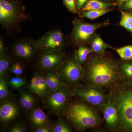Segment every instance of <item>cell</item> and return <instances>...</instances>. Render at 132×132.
<instances>
[{
	"label": "cell",
	"mask_w": 132,
	"mask_h": 132,
	"mask_svg": "<svg viewBox=\"0 0 132 132\" xmlns=\"http://www.w3.org/2000/svg\"><path fill=\"white\" fill-rule=\"evenodd\" d=\"M34 131L36 132H52V129L48 126L42 127L35 128Z\"/></svg>",
	"instance_id": "obj_35"
},
{
	"label": "cell",
	"mask_w": 132,
	"mask_h": 132,
	"mask_svg": "<svg viewBox=\"0 0 132 132\" xmlns=\"http://www.w3.org/2000/svg\"><path fill=\"white\" fill-rule=\"evenodd\" d=\"M121 9L122 10L131 11L132 10V0H129L123 3L120 6Z\"/></svg>",
	"instance_id": "obj_32"
},
{
	"label": "cell",
	"mask_w": 132,
	"mask_h": 132,
	"mask_svg": "<svg viewBox=\"0 0 132 132\" xmlns=\"http://www.w3.org/2000/svg\"><path fill=\"white\" fill-rule=\"evenodd\" d=\"M92 52V50L86 45H80L78 46V50L75 55L79 63L82 66L87 60L88 55Z\"/></svg>",
	"instance_id": "obj_23"
},
{
	"label": "cell",
	"mask_w": 132,
	"mask_h": 132,
	"mask_svg": "<svg viewBox=\"0 0 132 132\" xmlns=\"http://www.w3.org/2000/svg\"><path fill=\"white\" fill-rule=\"evenodd\" d=\"M9 82L6 78H0V100L1 102L5 100L9 95Z\"/></svg>",
	"instance_id": "obj_27"
},
{
	"label": "cell",
	"mask_w": 132,
	"mask_h": 132,
	"mask_svg": "<svg viewBox=\"0 0 132 132\" xmlns=\"http://www.w3.org/2000/svg\"><path fill=\"white\" fill-rule=\"evenodd\" d=\"M11 63L10 57L6 55L0 56V76L5 78L8 70L9 69Z\"/></svg>",
	"instance_id": "obj_25"
},
{
	"label": "cell",
	"mask_w": 132,
	"mask_h": 132,
	"mask_svg": "<svg viewBox=\"0 0 132 132\" xmlns=\"http://www.w3.org/2000/svg\"><path fill=\"white\" fill-rule=\"evenodd\" d=\"M45 78L50 92L66 86L62 81L56 71H46Z\"/></svg>",
	"instance_id": "obj_17"
},
{
	"label": "cell",
	"mask_w": 132,
	"mask_h": 132,
	"mask_svg": "<svg viewBox=\"0 0 132 132\" xmlns=\"http://www.w3.org/2000/svg\"><path fill=\"white\" fill-rule=\"evenodd\" d=\"M27 83L25 79L20 76L13 77L9 81V85L14 89H19L22 87Z\"/></svg>",
	"instance_id": "obj_28"
},
{
	"label": "cell",
	"mask_w": 132,
	"mask_h": 132,
	"mask_svg": "<svg viewBox=\"0 0 132 132\" xmlns=\"http://www.w3.org/2000/svg\"><path fill=\"white\" fill-rule=\"evenodd\" d=\"M29 120L35 128L48 126L49 121L47 116L42 109L40 108L32 109L29 114Z\"/></svg>",
	"instance_id": "obj_16"
},
{
	"label": "cell",
	"mask_w": 132,
	"mask_h": 132,
	"mask_svg": "<svg viewBox=\"0 0 132 132\" xmlns=\"http://www.w3.org/2000/svg\"><path fill=\"white\" fill-rule=\"evenodd\" d=\"M55 71L62 82L68 87L79 85L83 78V68L75 55L65 59Z\"/></svg>",
	"instance_id": "obj_5"
},
{
	"label": "cell",
	"mask_w": 132,
	"mask_h": 132,
	"mask_svg": "<svg viewBox=\"0 0 132 132\" xmlns=\"http://www.w3.org/2000/svg\"><path fill=\"white\" fill-rule=\"evenodd\" d=\"M109 24L108 20L101 23L90 24L79 19H75L73 21V28L71 33L72 40L74 44L78 46L86 45L91 42L98 29Z\"/></svg>",
	"instance_id": "obj_6"
},
{
	"label": "cell",
	"mask_w": 132,
	"mask_h": 132,
	"mask_svg": "<svg viewBox=\"0 0 132 132\" xmlns=\"http://www.w3.org/2000/svg\"><path fill=\"white\" fill-rule=\"evenodd\" d=\"M114 5L106 3L99 0H88L81 10V12L92 10L108 9Z\"/></svg>",
	"instance_id": "obj_20"
},
{
	"label": "cell",
	"mask_w": 132,
	"mask_h": 132,
	"mask_svg": "<svg viewBox=\"0 0 132 132\" xmlns=\"http://www.w3.org/2000/svg\"><path fill=\"white\" fill-rule=\"evenodd\" d=\"M18 114V107L12 102H7L0 108V120L3 123H7L14 119Z\"/></svg>",
	"instance_id": "obj_15"
},
{
	"label": "cell",
	"mask_w": 132,
	"mask_h": 132,
	"mask_svg": "<svg viewBox=\"0 0 132 132\" xmlns=\"http://www.w3.org/2000/svg\"><path fill=\"white\" fill-rule=\"evenodd\" d=\"M72 97L71 89L67 86L62 87L50 92L47 97V106L57 116L64 115L69 98Z\"/></svg>",
	"instance_id": "obj_8"
},
{
	"label": "cell",
	"mask_w": 132,
	"mask_h": 132,
	"mask_svg": "<svg viewBox=\"0 0 132 132\" xmlns=\"http://www.w3.org/2000/svg\"><path fill=\"white\" fill-rule=\"evenodd\" d=\"M103 113L106 123V128L110 131L118 128L119 118L118 111L115 105L109 100L100 107Z\"/></svg>",
	"instance_id": "obj_11"
},
{
	"label": "cell",
	"mask_w": 132,
	"mask_h": 132,
	"mask_svg": "<svg viewBox=\"0 0 132 132\" xmlns=\"http://www.w3.org/2000/svg\"><path fill=\"white\" fill-rule=\"evenodd\" d=\"M87 2V0H76V4L78 10H81Z\"/></svg>",
	"instance_id": "obj_34"
},
{
	"label": "cell",
	"mask_w": 132,
	"mask_h": 132,
	"mask_svg": "<svg viewBox=\"0 0 132 132\" xmlns=\"http://www.w3.org/2000/svg\"><path fill=\"white\" fill-rule=\"evenodd\" d=\"M19 101L21 106L26 110L32 109L35 102V99L32 95L25 92L20 93Z\"/></svg>",
	"instance_id": "obj_19"
},
{
	"label": "cell",
	"mask_w": 132,
	"mask_h": 132,
	"mask_svg": "<svg viewBox=\"0 0 132 132\" xmlns=\"http://www.w3.org/2000/svg\"><path fill=\"white\" fill-rule=\"evenodd\" d=\"M65 45L64 35L60 31L58 30L48 31L35 41V47L42 53L61 51Z\"/></svg>",
	"instance_id": "obj_9"
},
{
	"label": "cell",
	"mask_w": 132,
	"mask_h": 132,
	"mask_svg": "<svg viewBox=\"0 0 132 132\" xmlns=\"http://www.w3.org/2000/svg\"><path fill=\"white\" fill-rule=\"evenodd\" d=\"M121 17L120 24L132 34V13L131 11L120 10Z\"/></svg>",
	"instance_id": "obj_22"
},
{
	"label": "cell",
	"mask_w": 132,
	"mask_h": 132,
	"mask_svg": "<svg viewBox=\"0 0 132 132\" xmlns=\"http://www.w3.org/2000/svg\"><path fill=\"white\" fill-rule=\"evenodd\" d=\"M65 55L61 51L50 53H42L39 62L40 67L45 71H56L65 59Z\"/></svg>",
	"instance_id": "obj_10"
},
{
	"label": "cell",
	"mask_w": 132,
	"mask_h": 132,
	"mask_svg": "<svg viewBox=\"0 0 132 132\" xmlns=\"http://www.w3.org/2000/svg\"><path fill=\"white\" fill-rule=\"evenodd\" d=\"M65 114L75 128L80 131L96 127L100 123L97 111L83 102H75L68 105Z\"/></svg>",
	"instance_id": "obj_3"
},
{
	"label": "cell",
	"mask_w": 132,
	"mask_h": 132,
	"mask_svg": "<svg viewBox=\"0 0 132 132\" xmlns=\"http://www.w3.org/2000/svg\"><path fill=\"white\" fill-rule=\"evenodd\" d=\"M6 47L2 38L0 39V56L6 55Z\"/></svg>",
	"instance_id": "obj_33"
},
{
	"label": "cell",
	"mask_w": 132,
	"mask_h": 132,
	"mask_svg": "<svg viewBox=\"0 0 132 132\" xmlns=\"http://www.w3.org/2000/svg\"><path fill=\"white\" fill-rule=\"evenodd\" d=\"M10 72L16 76H19L23 73V68L22 65L19 62L12 64L9 69Z\"/></svg>",
	"instance_id": "obj_29"
},
{
	"label": "cell",
	"mask_w": 132,
	"mask_h": 132,
	"mask_svg": "<svg viewBox=\"0 0 132 132\" xmlns=\"http://www.w3.org/2000/svg\"><path fill=\"white\" fill-rule=\"evenodd\" d=\"M15 54L20 59L28 60L34 56L37 50L35 41L28 39H22L15 43L13 45Z\"/></svg>",
	"instance_id": "obj_12"
},
{
	"label": "cell",
	"mask_w": 132,
	"mask_h": 132,
	"mask_svg": "<svg viewBox=\"0 0 132 132\" xmlns=\"http://www.w3.org/2000/svg\"><path fill=\"white\" fill-rule=\"evenodd\" d=\"M112 89L109 100L117 108L118 128L123 131L132 132V87L120 84Z\"/></svg>",
	"instance_id": "obj_2"
},
{
	"label": "cell",
	"mask_w": 132,
	"mask_h": 132,
	"mask_svg": "<svg viewBox=\"0 0 132 132\" xmlns=\"http://www.w3.org/2000/svg\"><path fill=\"white\" fill-rule=\"evenodd\" d=\"M118 62L103 54L90 57L85 63L83 78L87 85L103 90L120 83Z\"/></svg>",
	"instance_id": "obj_1"
},
{
	"label": "cell",
	"mask_w": 132,
	"mask_h": 132,
	"mask_svg": "<svg viewBox=\"0 0 132 132\" xmlns=\"http://www.w3.org/2000/svg\"><path fill=\"white\" fill-rule=\"evenodd\" d=\"M120 84L132 87V59L118 62Z\"/></svg>",
	"instance_id": "obj_14"
},
{
	"label": "cell",
	"mask_w": 132,
	"mask_h": 132,
	"mask_svg": "<svg viewBox=\"0 0 132 132\" xmlns=\"http://www.w3.org/2000/svg\"><path fill=\"white\" fill-rule=\"evenodd\" d=\"M28 88L31 92L41 98L47 97L50 92L45 76L40 73L36 74L33 76Z\"/></svg>",
	"instance_id": "obj_13"
},
{
	"label": "cell",
	"mask_w": 132,
	"mask_h": 132,
	"mask_svg": "<svg viewBox=\"0 0 132 132\" xmlns=\"http://www.w3.org/2000/svg\"><path fill=\"white\" fill-rule=\"evenodd\" d=\"M119 55L121 60H127L132 59V45H127L116 48H112Z\"/></svg>",
	"instance_id": "obj_24"
},
{
	"label": "cell",
	"mask_w": 132,
	"mask_h": 132,
	"mask_svg": "<svg viewBox=\"0 0 132 132\" xmlns=\"http://www.w3.org/2000/svg\"><path fill=\"white\" fill-rule=\"evenodd\" d=\"M28 18L25 7L19 1L0 0V23L4 28L14 29Z\"/></svg>",
	"instance_id": "obj_4"
},
{
	"label": "cell",
	"mask_w": 132,
	"mask_h": 132,
	"mask_svg": "<svg viewBox=\"0 0 132 132\" xmlns=\"http://www.w3.org/2000/svg\"><path fill=\"white\" fill-rule=\"evenodd\" d=\"M128 1H129V0H117V4L118 6H120L121 5H123V3Z\"/></svg>",
	"instance_id": "obj_36"
},
{
	"label": "cell",
	"mask_w": 132,
	"mask_h": 132,
	"mask_svg": "<svg viewBox=\"0 0 132 132\" xmlns=\"http://www.w3.org/2000/svg\"><path fill=\"white\" fill-rule=\"evenodd\" d=\"M10 132H26L27 131V128L21 123H16L12 125L9 129Z\"/></svg>",
	"instance_id": "obj_30"
},
{
	"label": "cell",
	"mask_w": 132,
	"mask_h": 132,
	"mask_svg": "<svg viewBox=\"0 0 132 132\" xmlns=\"http://www.w3.org/2000/svg\"><path fill=\"white\" fill-rule=\"evenodd\" d=\"M112 9H106L100 10H92L82 11L79 13V15L82 18H86L91 20L98 19L104 15L109 13Z\"/></svg>",
	"instance_id": "obj_21"
},
{
	"label": "cell",
	"mask_w": 132,
	"mask_h": 132,
	"mask_svg": "<svg viewBox=\"0 0 132 132\" xmlns=\"http://www.w3.org/2000/svg\"><path fill=\"white\" fill-rule=\"evenodd\" d=\"M71 91L72 96L80 97L88 104L99 108L110 99V94L105 93L99 88L87 84L77 85Z\"/></svg>",
	"instance_id": "obj_7"
},
{
	"label": "cell",
	"mask_w": 132,
	"mask_h": 132,
	"mask_svg": "<svg viewBox=\"0 0 132 132\" xmlns=\"http://www.w3.org/2000/svg\"><path fill=\"white\" fill-rule=\"evenodd\" d=\"M112 48L97 35L94 34L91 40V49L92 52L97 54H103L107 49Z\"/></svg>",
	"instance_id": "obj_18"
},
{
	"label": "cell",
	"mask_w": 132,
	"mask_h": 132,
	"mask_svg": "<svg viewBox=\"0 0 132 132\" xmlns=\"http://www.w3.org/2000/svg\"><path fill=\"white\" fill-rule=\"evenodd\" d=\"M72 131L69 125L62 118H60L57 123L52 128L53 132H71Z\"/></svg>",
	"instance_id": "obj_26"
},
{
	"label": "cell",
	"mask_w": 132,
	"mask_h": 132,
	"mask_svg": "<svg viewBox=\"0 0 132 132\" xmlns=\"http://www.w3.org/2000/svg\"><path fill=\"white\" fill-rule=\"evenodd\" d=\"M63 1L66 7L70 12L74 13H77L78 9L75 0H63Z\"/></svg>",
	"instance_id": "obj_31"
}]
</instances>
